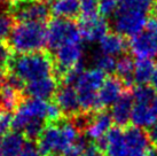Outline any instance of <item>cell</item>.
Wrapping results in <instances>:
<instances>
[{
	"label": "cell",
	"instance_id": "6da1fadb",
	"mask_svg": "<svg viewBox=\"0 0 157 156\" xmlns=\"http://www.w3.org/2000/svg\"><path fill=\"white\" fill-rule=\"evenodd\" d=\"M157 0H119L117 10L111 18L115 32L123 37H134L144 31Z\"/></svg>",
	"mask_w": 157,
	"mask_h": 156
},
{
	"label": "cell",
	"instance_id": "7a4b0ae2",
	"mask_svg": "<svg viewBox=\"0 0 157 156\" xmlns=\"http://www.w3.org/2000/svg\"><path fill=\"white\" fill-rule=\"evenodd\" d=\"M82 133L71 119L48 123L38 139L41 156H74V148Z\"/></svg>",
	"mask_w": 157,
	"mask_h": 156
},
{
	"label": "cell",
	"instance_id": "3957f363",
	"mask_svg": "<svg viewBox=\"0 0 157 156\" xmlns=\"http://www.w3.org/2000/svg\"><path fill=\"white\" fill-rule=\"evenodd\" d=\"M8 67L10 74L15 75L24 84L53 76L55 71L54 57L41 51L13 57Z\"/></svg>",
	"mask_w": 157,
	"mask_h": 156
},
{
	"label": "cell",
	"instance_id": "277c9868",
	"mask_svg": "<svg viewBox=\"0 0 157 156\" xmlns=\"http://www.w3.org/2000/svg\"><path fill=\"white\" fill-rule=\"evenodd\" d=\"M8 44L17 54L39 52L47 46V26L39 22H18L9 36Z\"/></svg>",
	"mask_w": 157,
	"mask_h": 156
},
{
	"label": "cell",
	"instance_id": "5b68a950",
	"mask_svg": "<svg viewBox=\"0 0 157 156\" xmlns=\"http://www.w3.org/2000/svg\"><path fill=\"white\" fill-rule=\"evenodd\" d=\"M105 80V74L98 68L84 70L75 83L79 103L84 113L99 111L98 109V92Z\"/></svg>",
	"mask_w": 157,
	"mask_h": 156
},
{
	"label": "cell",
	"instance_id": "8992f818",
	"mask_svg": "<svg viewBox=\"0 0 157 156\" xmlns=\"http://www.w3.org/2000/svg\"><path fill=\"white\" fill-rule=\"evenodd\" d=\"M83 41L79 25L72 20L55 18L47 26V46L53 52L69 43Z\"/></svg>",
	"mask_w": 157,
	"mask_h": 156
},
{
	"label": "cell",
	"instance_id": "52a82bcc",
	"mask_svg": "<svg viewBox=\"0 0 157 156\" xmlns=\"http://www.w3.org/2000/svg\"><path fill=\"white\" fill-rule=\"evenodd\" d=\"M48 107L49 102L45 100L30 98L22 101L13 116V129L22 132L29 123L35 121H45L48 124Z\"/></svg>",
	"mask_w": 157,
	"mask_h": 156
},
{
	"label": "cell",
	"instance_id": "ba28073f",
	"mask_svg": "<svg viewBox=\"0 0 157 156\" xmlns=\"http://www.w3.org/2000/svg\"><path fill=\"white\" fill-rule=\"evenodd\" d=\"M54 52H55V57H54L55 71L57 76L61 77V79L69 70L84 61L83 41L66 44Z\"/></svg>",
	"mask_w": 157,
	"mask_h": 156
},
{
	"label": "cell",
	"instance_id": "9c48e42d",
	"mask_svg": "<svg viewBox=\"0 0 157 156\" xmlns=\"http://www.w3.org/2000/svg\"><path fill=\"white\" fill-rule=\"evenodd\" d=\"M51 9L48 5L39 0H29L15 6L13 9V16L18 22H39L45 23L49 18Z\"/></svg>",
	"mask_w": 157,
	"mask_h": 156
},
{
	"label": "cell",
	"instance_id": "30bf717a",
	"mask_svg": "<svg viewBox=\"0 0 157 156\" xmlns=\"http://www.w3.org/2000/svg\"><path fill=\"white\" fill-rule=\"evenodd\" d=\"M124 129L126 156H148L151 143L147 135V131L134 125Z\"/></svg>",
	"mask_w": 157,
	"mask_h": 156
},
{
	"label": "cell",
	"instance_id": "8fae6325",
	"mask_svg": "<svg viewBox=\"0 0 157 156\" xmlns=\"http://www.w3.org/2000/svg\"><path fill=\"white\" fill-rule=\"evenodd\" d=\"M125 90L126 86L119 77L110 76L105 78V83L98 92V109L103 110L108 107H111Z\"/></svg>",
	"mask_w": 157,
	"mask_h": 156
},
{
	"label": "cell",
	"instance_id": "7c38bea8",
	"mask_svg": "<svg viewBox=\"0 0 157 156\" xmlns=\"http://www.w3.org/2000/svg\"><path fill=\"white\" fill-rule=\"evenodd\" d=\"M55 102L60 107L62 114H64L67 117L72 118L82 113L78 94L72 85L63 84V86L59 87L55 94Z\"/></svg>",
	"mask_w": 157,
	"mask_h": 156
},
{
	"label": "cell",
	"instance_id": "4fadbf2b",
	"mask_svg": "<svg viewBox=\"0 0 157 156\" xmlns=\"http://www.w3.org/2000/svg\"><path fill=\"white\" fill-rule=\"evenodd\" d=\"M83 40L88 43L100 41L108 33V23L100 15H95L92 18H82L78 24Z\"/></svg>",
	"mask_w": 157,
	"mask_h": 156
},
{
	"label": "cell",
	"instance_id": "5bb4252c",
	"mask_svg": "<svg viewBox=\"0 0 157 156\" xmlns=\"http://www.w3.org/2000/svg\"><path fill=\"white\" fill-rule=\"evenodd\" d=\"M133 94L132 91L126 88L122 93V96L117 99V101L111 106V117L113 121L116 123V126L119 127H127L128 123L131 121L132 109H133Z\"/></svg>",
	"mask_w": 157,
	"mask_h": 156
},
{
	"label": "cell",
	"instance_id": "9a60e30c",
	"mask_svg": "<svg viewBox=\"0 0 157 156\" xmlns=\"http://www.w3.org/2000/svg\"><path fill=\"white\" fill-rule=\"evenodd\" d=\"M113 122L111 114L107 111L105 109L99 110V111H93L90 123L85 130L86 138L94 140V141L103 138L111 129Z\"/></svg>",
	"mask_w": 157,
	"mask_h": 156
},
{
	"label": "cell",
	"instance_id": "2e32d148",
	"mask_svg": "<svg viewBox=\"0 0 157 156\" xmlns=\"http://www.w3.org/2000/svg\"><path fill=\"white\" fill-rule=\"evenodd\" d=\"M59 90V82L54 76L43 78L39 80H35L25 86V93L30 98L40 100H49L56 94Z\"/></svg>",
	"mask_w": 157,
	"mask_h": 156
},
{
	"label": "cell",
	"instance_id": "e0dca14e",
	"mask_svg": "<svg viewBox=\"0 0 157 156\" xmlns=\"http://www.w3.org/2000/svg\"><path fill=\"white\" fill-rule=\"evenodd\" d=\"M128 43L117 32H108L99 41V51L110 57H122L127 53Z\"/></svg>",
	"mask_w": 157,
	"mask_h": 156
},
{
	"label": "cell",
	"instance_id": "ac0fdd59",
	"mask_svg": "<svg viewBox=\"0 0 157 156\" xmlns=\"http://www.w3.org/2000/svg\"><path fill=\"white\" fill-rule=\"evenodd\" d=\"M25 142L22 132L9 131L0 138V156H17Z\"/></svg>",
	"mask_w": 157,
	"mask_h": 156
},
{
	"label": "cell",
	"instance_id": "d6986e66",
	"mask_svg": "<svg viewBox=\"0 0 157 156\" xmlns=\"http://www.w3.org/2000/svg\"><path fill=\"white\" fill-rule=\"evenodd\" d=\"M153 101L149 103H133L131 116L133 125L141 129H148L157 121V114L153 108Z\"/></svg>",
	"mask_w": 157,
	"mask_h": 156
},
{
	"label": "cell",
	"instance_id": "ffe728a7",
	"mask_svg": "<svg viewBox=\"0 0 157 156\" xmlns=\"http://www.w3.org/2000/svg\"><path fill=\"white\" fill-rule=\"evenodd\" d=\"M51 13L55 18L74 20L82 14L79 0H54L51 5Z\"/></svg>",
	"mask_w": 157,
	"mask_h": 156
},
{
	"label": "cell",
	"instance_id": "44dd1931",
	"mask_svg": "<svg viewBox=\"0 0 157 156\" xmlns=\"http://www.w3.org/2000/svg\"><path fill=\"white\" fill-rule=\"evenodd\" d=\"M134 65L135 61L131 54H124L119 57L116 65V76L122 79L126 88L131 87L134 84Z\"/></svg>",
	"mask_w": 157,
	"mask_h": 156
},
{
	"label": "cell",
	"instance_id": "7402d4cb",
	"mask_svg": "<svg viewBox=\"0 0 157 156\" xmlns=\"http://www.w3.org/2000/svg\"><path fill=\"white\" fill-rule=\"evenodd\" d=\"M156 64L153 59L144 57L136 59L134 65V83L136 85H147L151 80V76L155 70Z\"/></svg>",
	"mask_w": 157,
	"mask_h": 156
},
{
	"label": "cell",
	"instance_id": "603a6c76",
	"mask_svg": "<svg viewBox=\"0 0 157 156\" xmlns=\"http://www.w3.org/2000/svg\"><path fill=\"white\" fill-rule=\"evenodd\" d=\"M93 63H94V68L102 70L105 74H113V71H116L117 60L113 57L101 53L98 49L93 55Z\"/></svg>",
	"mask_w": 157,
	"mask_h": 156
},
{
	"label": "cell",
	"instance_id": "cb8c5ba5",
	"mask_svg": "<svg viewBox=\"0 0 157 156\" xmlns=\"http://www.w3.org/2000/svg\"><path fill=\"white\" fill-rule=\"evenodd\" d=\"M14 18L13 15L8 13H0V40L2 41L5 39L9 38L14 29Z\"/></svg>",
	"mask_w": 157,
	"mask_h": 156
},
{
	"label": "cell",
	"instance_id": "d4e9b609",
	"mask_svg": "<svg viewBox=\"0 0 157 156\" xmlns=\"http://www.w3.org/2000/svg\"><path fill=\"white\" fill-rule=\"evenodd\" d=\"M119 0H99L98 13L103 18H113L115 12L117 10Z\"/></svg>",
	"mask_w": 157,
	"mask_h": 156
},
{
	"label": "cell",
	"instance_id": "484cf974",
	"mask_svg": "<svg viewBox=\"0 0 157 156\" xmlns=\"http://www.w3.org/2000/svg\"><path fill=\"white\" fill-rule=\"evenodd\" d=\"M79 2H80L82 18H92L99 15L98 13L99 0H79Z\"/></svg>",
	"mask_w": 157,
	"mask_h": 156
},
{
	"label": "cell",
	"instance_id": "4316f807",
	"mask_svg": "<svg viewBox=\"0 0 157 156\" xmlns=\"http://www.w3.org/2000/svg\"><path fill=\"white\" fill-rule=\"evenodd\" d=\"M12 122H13V116L10 115V111H7L0 107V138L8 132Z\"/></svg>",
	"mask_w": 157,
	"mask_h": 156
},
{
	"label": "cell",
	"instance_id": "83f0119b",
	"mask_svg": "<svg viewBox=\"0 0 157 156\" xmlns=\"http://www.w3.org/2000/svg\"><path fill=\"white\" fill-rule=\"evenodd\" d=\"M10 54V47L8 45L0 43V69H6L9 65V62L12 60Z\"/></svg>",
	"mask_w": 157,
	"mask_h": 156
},
{
	"label": "cell",
	"instance_id": "f1b7e54d",
	"mask_svg": "<svg viewBox=\"0 0 157 156\" xmlns=\"http://www.w3.org/2000/svg\"><path fill=\"white\" fill-rule=\"evenodd\" d=\"M17 156H41V154L38 149V146H36L33 141L28 140Z\"/></svg>",
	"mask_w": 157,
	"mask_h": 156
},
{
	"label": "cell",
	"instance_id": "f546056e",
	"mask_svg": "<svg viewBox=\"0 0 157 156\" xmlns=\"http://www.w3.org/2000/svg\"><path fill=\"white\" fill-rule=\"evenodd\" d=\"M80 156H105L102 149L96 146L95 142H88Z\"/></svg>",
	"mask_w": 157,
	"mask_h": 156
},
{
	"label": "cell",
	"instance_id": "4dcf8cb0",
	"mask_svg": "<svg viewBox=\"0 0 157 156\" xmlns=\"http://www.w3.org/2000/svg\"><path fill=\"white\" fill-rule=\"evenodd\" d=\"M147 135H148L150 143H151L153 146H156L157 147V121L154 123L153 125L148 127Z\"/></svg>",
	"mask_w": 157,
	"mask_h": 156
},
{
	"label": "cell",
	"instance_id": "1f68e13d",
	"mask_svg": "<svg viewBox=\"0 0 157 156\" xmlns=\"http://www.w3.org/2000/svg\"><path fill=\"white\" fill-rule=\"evenodd\" d=\"M150 83H151V86L157 91V63H156V67H155V70H154L153 72V76H151Z\"/></svg>",
	"mask_w": 157,
	"mask_h": 156
},
{
	"label": "cell",
	"instance_id": "d6a6232c",
	"mask_svg": "<svg viewBox=\"0 0 157 156\" xmlns=\"http://www.w3.org/2000/svg\"><path fill=\"white\" fill-rule=\"evenodd\" d=\"M8 6V0H0V13H4L5 7Z\"/></svg>",
	"mask_w": 157,
	"mask_h": 156
},
{
	"label": "cell",
	"instance_id": "836d02e7",
	"mask_svg": "<svg viewBox=\"0 0 157 156\" xmlns=\"http://www.w3.org/2000/svg\"><path fill=\"white\" fill-rule=\"evenodd\" d=\"M25 1H29V0H8V2L13 7H15V6H17V5L22 4V2H25Z\"/></svg>",
	"mask_w": 157,
	"mask_h": 156
},
{
	"label": "cell",
	"instance_id": "e575fe53",
	"mask_svg": "<svg viewBox=\"0 0 157 156\" xmlns=\"http://www.w3.org/2000/svg\"><path fill=\"white\" fill-rule=\"evenodd\" d=\"M39 1L44 2V4H46V5H52L53 2H54V0H39Z\"/></svg>",
	"mask_w": 157,
	"mask_h": 156
}]
</instances>
